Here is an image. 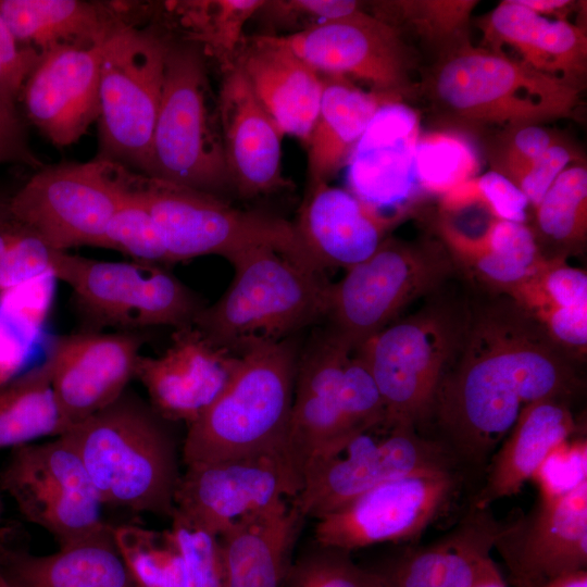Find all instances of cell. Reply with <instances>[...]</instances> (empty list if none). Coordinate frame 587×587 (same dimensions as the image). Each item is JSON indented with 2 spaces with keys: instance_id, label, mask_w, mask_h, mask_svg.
I'll return each instance as SVG.
<instances>
[{
  "instance_id": "obj_35",
  "label": "cell",
  "mask_w": 587,
  "mask_h": 587,
  "mask_svg": "<svg viewBox=\"0 0 587 587\" xmlns=\"http://www.w3.org/2000/svg\"><path fill=\"white\" fill-rule=\"evenodd\" d=\"M535 211L533 230L541 255L565 259L587 239V168L569 165L549 187Z\"/></svg>"
},
{
  "instance_id": "obj_12",
  "label": "cell",
  "mask_w": 587,
  "mask_h": 587,
  "mask_svg": "<svg viewBox=\"0 0 587 587\" xmlns=\"http://www.w3.org/2000/svg\"><path fill=\"white\" fill-rule=\"evenodd\" d=\"M124 198L123 165L92 159L41 166L9 198V211L52 250L101 248Z\"/></svg>"
},
{
  "instance_id": "obj_25",
  "label": "cell",
  "mask_w": 587,
  "mask_h": 587,
  "mask_svg": "<svg viewBox=\"0 0 587 587\" xmlns=\"http://www.w3.org/2000/svg\"><path fill=\"white\" fill-rule=\"evenodd\" d=\"M236 64L283 135L305 145L321 103L322 75L272 35L246 38Z\"/></svg>"
},
{
  "instance_id": "obj_2",
  "label": "cell",
  "mask_w": 587,
  "mask_h": 587,
  "mask_svg": "<svg viewBox=\"0 0 587 587\" xmlns=\"http://www.w3.org/2000/svg\"><path fill=\"white\" fill-rule=\"evenodd\" d=\"M173 424L127 388L62 436L78 453L103 507L171 517L183 446Z\"/></svg>"
},
{
  "instance_id": "obj_39",
  "label": "cell",
  "mask_w": 587,
  "mask_h": 587,
  "mask_svg": "<svg viewBox=\"0 0 587 587\" xmlns=\"http://www.w3.org/2000/svg\"><path fill=\"white\" fill-rule=\"evenodd\" d=\"M476 0H414L374 2V16L397 28L411 27L438 54L469 40Z\"/></svg>"
},
{
  "instance_id": "obj_43",
  "label": "cell",
  "mask_w": 587,
  "mask_h": 587,
  "mask_svg": "<svg viewBox=\"0 0 587 587\" xmlns=\"http://www.w3.org/2000/svg\"><path fill=\"white\" fill-rule=\"evenodd\" d=\"M284 587H384L371 569L358 565L350 552L320 545L292 560Z\"/></svg>"
},
{
  "instance_id": "obj_42",
  "label": "cell",
  "mask_w": 587,
  "mask_h": 587,
  "mask_svg": "<svg viewBox=\"0 0 587 587\" xmlns=\"http://www.w3.org/2000/svg\"><path fill=\"white\" fill-rule=\"evenodd\" d=\"M125 168L123 166L125 198L105 228L101 248L121 252L136 262L172 264L151 213L126 184Z\"/></svg>"
},
{
  "instance_id": "obj_31",
  "label": "cell",
  "mask_w": 587,
  "mask_h": 587,
  "mask_svg": "<svg viewBox=\"0 0 587 587\" xmlns=\"http://www.w3.org/2000/svg\"><path fill=\"white\" fill-rule=\"evenodd\" d=\"M575 430L576 422L564 400L544 399L525 407L491 455L486 483L473 507L488 508L516 495Z\"/></svg>"
},
{
  "instance_id": "obj_26",
  "label": "cell",
  "mask_w": 587,
  "mask_h": 587,
  "mask_svg": "<svg viewBox=\"0 0 587 587\" xmlns=\"http://www.w3.org/2000/svg\"><path fill=\"white\" fill-rule=\"evenodd\" d=\"M134 4L85 0H0V15L16 41L43 55L64 47H98L138 24Z\"/></svg>"
},
{
  "instance_id": "obj_6",
  "label": "cell",
  "mask_w": 587,
  "mask_h": 587,
  "mask_svg": "<svg viewBox=\"0 0 587 587\" xmlns=\"http://www.w3.org/2000/svg\"><path fill=\"white\" fill-rule=\"evenodd\" d=\"M204 58L192 42H168L149 177L224 198L233 186Z\"/></svg>"
},
{
  "instance_id": "obj_36",
  "label": "cell",
  "mask_w": 587,
  "mask_h": 587,
  "mask_svg": "<svg viewBox=\"0 0 587 587\" xmlns=\"http://www.w3.org/2000/svg\"><path fill=\"white\" fill-rule=\"evenodd\" d=\"M263 0H193L166 2L167 12L183 29L185 40L214 58L222 72L234 66L246 40L243 29Z\"/></svg>"
},
{
  "instance_id": "obj_5",
  "label": "cell",
  "mask_w": 587,
  "mask_h": 587,
  "mask_svg": "<svg viewBox=\"0 0 587 587\" xmlns=\"http://www.w3.org/2000/svg\"><path fill=\"white\" fill-rule=\"evenodd\" d=\"M429 91L460 118L513 128L572 116L580 89L467 40L438 54Z\"/></svg>"
},
{
  "instance_id": "obj_53",
  "label": "cell",
  "mask_w": 587,
  "mask_h": 587,
  "mask_svg": "<svg viewBox=\"0 0 587 587\" xmlns=\"http://www.w3.org/2000/svg\"><path fill=\"white\" fill-rule=\"evenodd\" d=\"M515 2L538 15H551L562 21H566L570 12L577 7L572 0H515Z\"/></svg>"
},
{
  "instance_id": "obj_27",
  "label": "cell",
  "mask_w": 587,
  "mask_h": 587,
  "mask_svg": "<svg viewBox=\"0 0 587 587\" xmlns=\"http://www.w3.org/2000/svg\"><path fill=\"white\" fill-rule=\"evenodd\" d=\"M479 26L490 50L510 48L520 57L517 61L582 90L587 72V37L583 28L538 15L515 0L501 1Z\"/></svg>"
},
{
  "instance_id": "obj_23",
  "label": "cell",
  "mask_w": 587,
  "mask_h": 587,
  "mask_svg": "<svg viewBox=\"0 0 587 587\" xmlns=\"http://www.w3.org/2000/svg\"><path fill=\"white\" fill-rule=\"evenodd\" d=\"M217 105L233 189L254 198L287 188L280 165L284 135L236 63L223 71Z\"/></svg>"
},
{
  "instance_id": "obj_44",
  "label": "cell",
  "mask_w": 587,
  "mask_h": 587,
  "mask_svg": "<svg viewBox=\"0 0 587 587\" xmlns=\"http://www.w3.org/2000/svg\"><path fill=\"white\" fill-rule=\"evenodd\" d=\"M473 207L485 210L496 218L526 224L529 203L511 180L491 170L440 197L442 214L458 213Z\"/></svg>"
},
{
  "instance_id": "obj_37",
  "label": "cell",
  "mask_w": 587,
  "mask_h": 587,
  "mask_svg": "<svg viewBox=\"0 0 587 587\" xmlns=\"http://www.w3.org/2000/svg\"><path fill=\"white\" fill-rule=\"evenodd\" d=\"M416 142L353 150L348 159L349 190L386 215L389 209L403 215L419 189L414 165Z\"/></svg>"
},
{
  "instance_id": "obj_45",
  "label": "cell",
  "mask_w": 587,
  "mask_h": 587,
  "mask_svg": "<svg viewBox=\"0 0 587 587\" xmlns=\"http://www.w3.org/2000/svg\"><path fill=\"white\" fill-rule=\"evenodd\" d=\"M170 533L180 554L187 587H225L220 536L174 509Z\"/></svg>"
},
{
  "instance_id": "obj_13",
  "label": "cell",
  "mask_w": 587,
  "mask_h": 587,
  "mask_svg": "<svg viewBox=\"0 0 587 587\" xmlns=\"http://www.w3.org/2000/svg\"><path fill=\"white\" fill-rule=\"evenodd\" d=\"M0 488L28 522L51 534L59 546L108 524L85 465L62 435L11 449L0 471Z\"/></svg>"
},
{
  "instance_id": "obj_28",
  "label": "cell",
  "mask_w": 587,
  "mask_h": 587,
  "mask_svg": "<svg viewBox=\"0 0 587 587\" xmlns=\"http://www.w3.org/2000/svg\"><path fill=\"white\" fill-rule=\"evenodd\" d=\"M304 521L285 499L230 525L220 535L225 587H284Z\"/></svg>"
},
{
  "instance_id": "obj_40",
  "label": "cell",
  "mask_w": 587,
  "mask_h": 587,
  "mask_svg": "<svg viewBox=\"0 0 587 587\" xmlns=\"http://www.w3.org/2000/svg\"><path fill=\"white\" fill-rule=\"evenodd\" d=\"M419 189L440 197L477 176L480 161L475 145L454 130L420 135L414 150Z\"/></svg>"
},
{
  "instance_id": "obj_41",
  "label": "cell",
  "mask_w": 587,
  "mask_h": 587,
  "mask_svg": "<svg viewBox=\"0 0 587 587\" xmlns=\"http://www.w3.org/2000/svg\"><path fill=\"white\" fill-rule=\"evenodd\" d=\"M536 323L547 315L587 305V273L565 259L544 258L508 295Z\"/></svg>"
},
{
  "instance_id": "obj_18",
  "label": "cell",
  "mask_w": 587,
  "mask_h": 587,
  "mask_svg": "<svg viewBox=\"0 0 587 587\" xmlns=\"http://www.w3.org/2000/svg\"><path fill=\"white\" fill-rule=\"evenodd\" d=\"M143 344L140 332L84 329L50 342L45 360L65 432L128 388Z\"/></svg>"
},
{
  "instance_id": "obj_22",
  "label": "cell",
  "mask_w": 587,
  "mask_h": 587,
  "mask_svg": "<svg viewBox=\"0 0 587 587\" xmlns=\"http://www.w3.org/2000/svg\"><path fill=\"white\" fill-rule=\"evenodd\" d=\"M101 47L46 53L24 85L20 101L27 120L58 148L78 141L99 118Z\"/></svg>"
},
{
  "instance_id": "obj_20",
  "label": "cell",
  "mask_w": 587,
  "mask_h": 587,
  "mask_svg": "<svg viewBox=\"0 0 587 587\" xmlns=\"http://www.w3.org/2000/svg\"><path fill=\"white\" fill-rule=\"evenodd\" d=\"M352 352L325 329L299 353L286 458L301 483L309 463L338 453L352 440L344 427L341 394Z\"/></svg>"
},
{
  "instance_id": "obj_50",
  "label": "cell",
  "mask_w": 587,
  "mask_h": 587,
  "mask_svg": "<svg viewBox=\"0 0 587 587\" xmlns=\"http://www.w3.org/2000/svg\"><path fill=\"white\" fill-rule=\"evenodd\" d=\"M40 57L16 41L0 15V99L14 112H18L24 85Z\"/></svg>"
},
{
  "instance_id": "obj_21",
  "label": "cell",
  "mask_w": 587,
  "mask_h": 587,
  "mask_svg": "<svg viewBox=\"0 0 587 587\" xmlns=\"http://www.w3.org/2000/svg\"><path fill=\"white\" fill-rule=\"evenodd\" d=\"M241 360L242 353L216 346L190 325L174 329L160 355H140L135 378L161 416L188 426L220 396Z\"/></svg>"
},
{
  "instance_id": "obj_58",
  "label": "cell",
  "mask_w": 587,
  "mask_h": 587,
  "mask_svg": "<svg viewBox=\"0 0 587 587\" xmlns=\"http://www.w3.org/2000/svg\"><path fill=\"white\" fill-rule=\"evenodd\" d=\"M8 202H9V199L3 198V197L0 196V211H2L4 208H7Z\"/></svg>"
},
{
  "instance_id": "obj_55",
  "label": "cell",
  "mask_w": 587,
  "mask_h": 587,
  "mask_svg": "<svg viewBox=\"0 0 587 587\" xmlns=\"http://www.w3.org/2000/svg\"><path fill=\"white\" fill-rule=\"evenodd\" d=\"M472 587H511L490 555L478 563Z\"/></svg>"
},
{
  "instance_id": "obj_46",
  "label": "cell",
  "mask_w": 587,
  "mask_h": 587,
  "mask_svg": "<svg viewBox=\"0 0 587 587\" xmlns=\"http://www.w3.org/2000/svg\"><path fill=\"white\" fill-rule=\"evenodd\" d=\"M342 417L347 436L384 427L385 407L377 385L357 351L348 358L342 374Z\"/></svg>"
},
{
  "instance_id": "obj_57",
  "label": "cell",
  "mask_w": 587,
  "mask_h": 587,
  "mask_svg": "<svg viewBox=\"0 0 587 587\" xmlns=\"http://www.w3.org/2000/svg\"><path fill=\"white\" fill-rule=\"evenodd\" d=\"M0 587H14L3 574L1 566H0Z\"/></svg>"
},
{
  "instance_id": "obj_51",
  "label": "cell",
  "mask_w": 587,
  "mask_h": 587,
  "mask_svg": "<svg viewBox=\"0 0 587 587\" xmlns=\"http://www.w3.org/2000/svg\"><path fill=\"white\" fill-rule=\"evenodd\" d=\"M575 160L576 154L573 148L555 137L539 159L513 184L524 193L529 205L535 209L559 174Z\"/></svg>"
},
{
  "instance_id": "obj_3",
  "label": "cell",
  "mask_w": 587,
  "mask_h": 587,
  "mask_svg": "<svg viewBox=\"0 0 587 587\" xmlns=\"http://www.w3.org/2000/svg\"><path fill=\"white\" fill-rule=\"evenodd\" d=\"M298 357L294 337L257 341L242 351L232 380L187 426L183 463L259 454L286 457Z\"/></svg>"
},
{
  "instance_id": "obj_33",
  "label": "cell",
  "mask_w": 587,
  "mask_h": 587,
  "mask_svg": "<svg viewBox=\"0 0 587 587\" xmlns=\"http://www.w3.org/2000/svg\"><path fill=\"white\" fill-rule=\"evenodd\" d=\"M321 75V103L304 145L308 149V188L329 184L348 161L379 108L402 98L374 90L365 91L344 77Z\"/></svg>"
},
{
  "instance_id": "obj_19",
  "label": "cell",
  "mask_w": 587,
  "mask_h": 587,
  "mask_svg": "<svg viewBox=\"0 0 587 587\" xmlns=\"http://www.w3.org/2000/svg\"><path fill=\"white\" fill-rule=\"evenodd\" d=\"M494 548L510 583H535L587 566V478L558 495L541 496L534 510L501 525Z\"/></svg>"
},
{
  "instance_id": "obj_49",
  "label": "cell",
  "mask_w": 587,
  "mask_h": 587,
  "mask_svg": "<svg viewBox=\"0 0 587 587\" xmlns=\"http://www.w3.org/2000/svg\"><path fill=\"white\" fill-rule=\"evenodd\" d=\"M420 137L417 113L401 101L379 108L353 150L416 142Z\"/></svg>"
},
{
  "instance_id": "obj_16",
  "label": "cell",
  "mask_w": 587,
  "mask_h": 587,
  "mask_svg": "<svg viewBox=\"0 0 587 587\" xmlns=\"http://www.w3.org/2000/svg\"><path fill=\"white\" fill-rule=\"evenodd\" d=\"M272 36L320 74L363 80L374 91L399 97L412 87L413 59L400 32L362 10Z\"/></svg>"
},
{
  "instance_id": "obj_1",
  "label": "cell",
  "mask_w": 587,
  "mask_h": 587,
  "mask_svg": "<svg viewBox=\"0 0 587 587\" xmlns=\"http://www.w3.org/2000/svg\"><path fill=\"white\" fill-rule=\"evenodd\" d=\"M580 387L575 362L510 297L491 295L469 307L430 413L454 459L478 465L525 407L544 399L567 401Z\"/></svg>"
},
{
  "instance_id": "obj_9",
  "label": "cell",
  "mask_w": 587,
  "mask_h": 587,
  "mask_svg": "<svg viewBox=\"0 0 587 587\" xmlns=\"http://www.w3.org/2000/svg\"><path fill=\"white\" fill-rule=\"evenodd\" d=\"M50 275L71 287L84 330L190 326L204 307L164 265L111 262L51 250Z\"/></svg>"
},
{
  "instance_id": "obj_7",
  "label": "cell",
  "mask_w": 587,
  "mask_h": 587,
  "mask_svg": "<svg viewBox=\"0 0 587 587\" xmlns=\"http://www.w3.org/2000/svg\"><path fill=\"white\" fill-rule=\"evenodd\" d=\"M127 186L145 202L172 263L208 254L228 260L249 248H272L325 274L312 261L294 223L233 207L224 198L125 170Z\"/></svg>"
},
{
  "instance_id": "obj_32",
  "label": "cell",
  "mask_w": 587,
  "mask_h": 587,
  "mask_svg": "<svg viewBox=\"0 0 587 587\" xmlns=\"http://www.w3.org/2000/svg\"><path fill=\"white\" fill-rule=\"evenodd\" d=\"M0 566L14 587H135L109 523L49 554L0 545Z\"/></svg>"
},
{
  "instance_id": "obj_11",
  "label": "cell",
  "mask_w": 587,
  "mask_h": 587,
  "mask_svg": "<svg viewBox=\"0 0 587 587\" xmlns=\"http://www.w3.org/2000/svg\"><path fill=\"white\" fill-rule=\"evenodd\" d=\"M454 270L441 241L387 237L371 257L329 284L327 329L355 351L411 302L437 291Z\"/></svg>"
},
{
  "instance_id": "obj_47",
  "label": "cell",
  "mask_w": 587,
  "mask_h": 587,
  "mask_svg": "<svg viewBox=\"0 0 587 587\" xmlns=\"http://www.w3.org/2000/svg\"><path fill=\"white\" fill-rule=\"evenodd\" d=\"M494 150L491 164L512 183L524 173L552 143L555 136L539 125L508 128Z\"/></svg>"
},
{
  "instance_id": "obj_56",
  "label": "cell",
  "mask_w": 587,
  "mask_h": 587,
  "mask_svg": "<svg viewBox=\"0 0 587 587\" xmlns=\"http://www.w3.org/2000/svg\"><path fill=\"white\" fill-rule=\"evenodd\" d=\"M22 230L23 226L10 213L8 202L0 211V267L7 250Z\"/></svg>"
},
{
  "instance_id": "obj_24",
  "label": "cell",
  "mask_w": 587,
  "mask_h": 587,
  "mask_svg": "<svg viewBox=\"0 0 587 587\" xmlns=\"http://www.w3.org/2000/svg\"><path fill=\"white\" fill-rule=\"evenodd\" d=\"M401 218L365 203L349 189L322 184L308 188L296 232L315 265L348 270L371 257Z\"/></svg>"
},
{
  "instance_id": "obj_48",
  "label": "cell",
  "mask_w": 587,
  "mask_h": 587,
  "mask_svg": "<svg viewBox=\"0 0 587 587\" xmlns=\"http://www.w3.org/2000/svg\"><path fill=\"white\" fill-rule=\"evenodd\" d=\"M360 10V2L350 0H277L265 1L255 14L276 25L300 26L301 32Z\"/></svg>"
},
{
  "instance_id": "obj_52",
  "label": "cell",
  "mask_w": 587,
  "mask_h": 587,
  "mask_svg": "<svg viewBox=\"0 0 587 587\" xmlns=\"http://www.w3.org/2000/svg\"><path fill=\"white\" fill-rule=\"evenodd\" d=\"M22 164L35 170L43 166L30 148L26 126L18 112L0 99V164Z\"/></svg>"
},
{
  "instance_id": "obj_30",
  "label": "cell",
  "mask_w": 587,
  "mask_h": 587,
  "mask_svg": "<svg viewBox=\"0 0 587 587\" xmlns=\"http://www.w3.org/2000/svg\"><path fill=\"white\" fill-rule=\"evenodd\" d=\"M488 508L472 507L448 535L372 569L384 587H472L478 563L490 555L501 528Z\"/></svg>"
},
{
  "instance_id": "obj_8",
  "label": "cell",
  "mask_w": 587,
  "mask_h": 587,
  "mask_svg": "<svg viewBox=\"0 0 587 587\" xmlns=\"http://www.w3.org/2000/svg\"><path fill=\"white\" fill-rule=\"evenodd\" d=\"M168 42L153 27L132 24L102 45L95 159L150 176Z\"/></svg>"
},
{
  "instance_id": "obj_10",
  "label": "cell",
  "mask_w": 587,
  "mask_h": 587,
  "mask_svg": "<svg viewBox=\"0 0 587 587\" xmlns=\"http://www.w3.org/2000/svg\"><path fill=\"white\" fill-rule=\"evenodd\" d=\"M467 314V305L437 299L394 321L355 350L380 392L385 428L399 424L415 426L430 414Z\"/></svg>"
},
{
  "instance_id": "obj_54",
  "label": "cell",
  "mask_w": 587,
  "mask_h": 587,
  "mask_svg": "<svg viewBox=\"0 0 587 587\" xmlns=\"http://www.w3.org/2000/svg\"><path fill=\"white\" fill-rule=\"evenodd\" d=\"M511 587H587V570H578L535 583H510Z\"/></svg>"
},
{
  "instance_id": "obj_29",
  "label": "cell",
  "mask_w": 587,
  "mask_h": 587,
  "mask_svg": "<svg viewBox=\"0 0 587 587\" xmlns=\"http://www.w3.org/2000/svg\"><path fill=\"white\" fill-rule=\"evenodd\" d=\"M436 227L454 268L491 295H508L544 259L532 228L523 223L490 217L474 234L441 214Z\"/></svg>"
},
{
  "instance_id": "obj_34",
  "label": "cell",
  "mask_w": 587,
  "mask_h": 587,
  "mask_svg": "<svg viewBox=\"0 0 587 587\" xmlns=\"http://www.w3.org/2000/svg\"><path fill=\"white\" fill-rule=\"evenodd\" d=\"M64 433L46 360L0 383V450Z\"/></svg>"
},
{
  "instance_id": "obj_15",
  "label": "cell",
  "mask_w": 587,
  "mask_h": 587,
  "mask_svg": "<svg viewBox=\"0 0 587 587\" xmlns=\"http://www.w3.org/2000/svg\"><path fill=\"white\" fill-rule=\"evenodd\" d=\"M453 469L384 482L316 519L314 541L347 552L420 535L447 507L458 486Z\"/></svg>"
},
{
  "instance_id": "obj_4",
  "label": "cell",
  "mask_w": 587,
  "mask_h": 587,
  "mask_svg": "<svg viewBox=\"0 0 587 587\" xmlns=\"http://www.w3.org/2000/svg\"><path fill=\"white\" fill-rule=\"evenodd\" d=\"M234 277L223 295L193 321L216 346L242 353L257 341H278L324 319L329 282L267 247L227 260Z\"/></svg>"
},
{
  "instance_id": "obj_14",
  "label": "cell",
  "mask_w": 587,
  "mask_h": 587,
  "mask_svg": "<svg viewBox=\"0 0 587 587\" xmlns=\"http://www.w3.org/2000/svg\"><path fill=\"white\" fill-rule=\"evenodd\" d=\"M387 430L380 439L370 432L360 434L338 453L307 465L301 488L291 499L305 520L324 516L384 482L453 469L451 452L441 442L417 435L414 425L399 424Z\"/></svg>"
},
{
  "instance_id": "obj_38",
  "label": "cell",
  "mask_w": 587,
  "mask_h": 587,
  "mask_svg": "<svg viewBox=\"0 0 587 587\" xmlns=\"http://www.w3.org/2000/svg\"><path fill=\"white\" fill-rule=\"evenodd\" d=\"M117 550L135 587H187L180 554L170 529L112 525Z\"/></svg>"
},
{
  "instance_id": "obj_17",
  "label": "cell",
  "mask_w": 587,
  "mask_h": 587,
  "mask_svg": "<svg viewBox=\"0 0 587 587\" xmlns=\"http://www.w3.org/2000/svg\"><path fill=\"white\" fill-rule=\"evenodd\" d=\"M175 510L220 536L239 519L287 498L301 479L283 454L229 458L185 465Z\"/></svg>"
}]
</instances>
